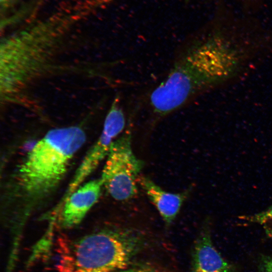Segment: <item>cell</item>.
<instances>
[{"instance_id": "cell-3", "label": "cell", "mask_w": 272, "mask_h": 272, "mask_svg": "<svg viewBox=\"0 0 272 272\" xmlns=\"http://www.w3.org/2000/svg\"><path fill=\"white\" fill-rule=\"evenodd\" d=\"M131 143L130 130L113 142L100 178L110 195L119 201L136 195L138 179L144 165L133 153Z\"/></svg>"}, {"instance_id": "cell-1", "label": "cell", "mask_w": 272, "mask_h": 272, "mask_svg": "<svg viewBox=\"0 0 272 272\" xmlns=\"http://www.w3.org/2000/svg\"><path fill=\"white\" fill-rule=\"evenodd\" d=\"M86 140L79 126L54 128L29 151L17 169L10 191L21 224L56 189Z\"/></svg>"}, {"instance_id": "cell-9", "label": "cell", "mask_w": 272, "mask_h": 272, "mask_svg": "<svg viewBox=\"0 0 272 272\" xmlns=\"http://www.w3.org/2000/svg\"><path fill=\"white\" fill-rule=\"evenodd\" d=\"M260 272H272V256L262 255L259 261Z\"/></svg>"}, {"instance_id": "cell-2", "label": "cell", "mask_w": 272, "mask_h": 272, "mask_svg": "<svg viewBox=\"0 0 272 272\" xmlns=\"http://www.w3.org/2000/svg\"><path fill=\"white\" fill-rule=\"evenodd\" d=\"M144 240L127 229L107 228L86 235L66 256L67 272H111L125 268Z\"/></svg>"}, {"instance_id": "cell-4", "label": "cell", "mask_w": 272, "mask_h": 272, "mask_svg": "<svg viewBox=\"0 0 272 272\" xmlns=\"http://www.w3.org/2000/svg\"><path fill=\"white\" fill-rule=\"evenodd\" d=\"M125 125L124 113L118 104V99H115L106 116L100 137L89 150L77 169L60 205L83 184L85 180L107 157L111 145L124 129Z\"/></svg>"}, {"instance_id": "cell-8", "label": "cell", "mask_w": 272, "mask_h": 272, "mask_svg": "<svg viewBox=\"0 0 272 272\" xmlns=\"http://www.w3.org/2000/svg\"><path fill=\"white\" fill-rule=\"evenodd\" d=\"M247 220L261 226L266 234L272 238V205L265 210L247 218Z\"/></svg>"}, {"instance_id": "cell-12", "label": "cell", "mask_w": 272, "mask_h": 272, "mask_svg": "<svg viewBox=\"0 0 272 272\" xmlns=\"http://www.w3.org/2000/svg\"><path fill=\"white\" fill-rule=\"evenodd\" d=\"M189 1V0H186V1Z\"/></svg>"}, {"instance_id": "cell-10", "label": "cell", "mask_w": 272, "mask_h": 272, "mask_svg": "<svg viewBox=\"0 0 272 272\" xmlns=\"http://www.w3.org/2000/svg\"><path fill=\"white\" fill-rule=\"evenodd\" d=\"M118 272H158L155 269L147 266H139L131 268H125Z\"/></svg>"}, {"instance_id": "cell-6", "label": "cell", "mask_w": 272, "mask_h": 272, "mask_svg": "<svg viewBox=\"0 0 272 272\" xmlns=\"http://www.w3.org/2000/svg\"><path fill=\"white\" fill-rule=\"evenodd\" d=\"M191 272H233V266L214 246L209 229L205 227L196 240L192 253Z\"/></svg>"}, {"instance_id": "cell-7", "label": "cell", "mask_w": 272, "mask_h": 272, "mask_svg": "<svg viewBox=\"0 0 272 272\" xmlns=\"http://www.w3.org/2000/svg\"><path fill=\"white\" fill-rule=\"evenodd\" d=\"M138 182L155 206L166 224H171L179 212L188 191L176 193L167 192L145 176H140Z\"/></svg>"}, {"instance_id": "cell-11", "label": "cell", "mask_w": 272, "mask_h": 272, "mask_svg": "<svg viewBox=\"0 0 272 272\" xmlns=\"http://www.w3.org/2000/svg\"><path fill=\"white\" fill-rule=\"evenodd\" d=\"M16 0H0L1 12H6L11 7Z\"/></svg>"}, {"instance_id": "cell-5", "label": "cell", "mask_w": 272, "mask_h": 272, "mask_svg": "<svg viewBox=\"0 0 272 272\" xmlns=\"http://www.w3.org/2000/svg\"><path fill=\"white\" fill-rule=\"evenodd\" d=\"M103 187L101 178L88 181L75 190L57 209L61 227L69 229L79 224L97 202Z\"/></svg>"}]
</instances>
